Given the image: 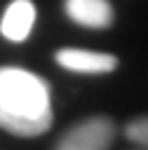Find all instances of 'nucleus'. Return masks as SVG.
I'll return each instance as SVG.
<instances>
[{
    "mask_svg": "<svg viewBox=\"0 0 148 150\" xmlns=\"http://www.w3.org/2000/svg\"><path fill=\"white\" fill-rule=\"evenodd\" d=\"M49 84L19 66H0V129L14 136H40L52 127Z\"/></svg>",
    "mask_w": 148,
    "mask_h": 150,
    "instance_id": "f257e3e1",
    "label": "nucleus"
},
{
    "mask_svg": "<svg viewBox=\"0 0 148 150\" xmlns=\"http://www.w3.org/2000/svg\"><path fill=\"white\" fill-rule=\"evenodd\" d=\"M115 141V124L110 117L94 115L68 127L59 141V150H106Z\"/></svg>",
    "mask_w": 148,
    "mask_h": 150,
    "instance_id": "f03ea898",
    "label": "nucleus"
},
{
    "mask_svg": "<svg viewBox=\"0 0 148 150\" xmlns=\"http://www.w3.org/2000/svg\"><path fill=\"white\" fill-rule=\"evenodd\" d=\"M56 63L66 70L73 73H110L117 68V59L113 54H103V52H89V49H78V47H63L56 52Z\"/></svg>",
    "mask_w": 148,
    "mask_h": 150,
    "instance_id": "7ed1b4c3",
    "label": "nucleus"
},
{
    "mask_svg": "<svg viewBox=\"0 0 148 150\" xmlns=\"http://www.w3.org/2000/svg\"><path fill=\"white\" fill-rule=\"evenodd\" d=\"M70 21L85 28H108L113 23V7L108 0H63Z\"/></svg>",
    "mask_w": 148,
    "mask_h": 150,
    "instance_id": "20e7f679",
    "label": "nucleus"
},
{
    "mask_svg": "<svg viewBox=\"0 0 148 150\" xmlns=\"http://www.w3.org/2000/svg\"><path fill=\"white\" fill-rule=\"evenodd\" d=\"M35 23V5L31 0H14L2 19H0V33L9 40V42H23Z\"/></svg>",
    "mask_w": 148,
    "mask_h": 150,
    "instance_id": "39448f33",
    "label": "nucleus"
},
{
    "mask_svg": "<svg viewBox=\"0 0 148 150\" xmlns=\"http://www.w3.org/2000/svg\"><path fill=\"white\" fill-rule=\"evenodd\" d=\"M125 136L129 143H134L136 148L148 150V115L146 117H136L125 127Z\"/></svg>",
    "mask_w": 148,
    "mask_h": 150,
    "instance_id": "423d86ee",
    "label": "nucleus"
}]
</instances>
